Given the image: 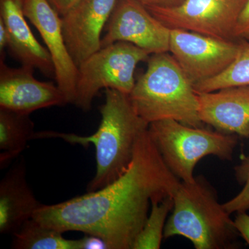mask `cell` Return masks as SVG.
Segmentation results:
<instances>
[{"instance_id":"1","label":"cell","mask_w":249,"mask_h":249,"mask_svg":"<svg viewBox=\"0 0 249 249\" xmlns=\"http://www.w3.org/2000/svg\"><path fill=\"white\" fill-rule=\"evenodd\" d=\"M180 183L147 129L139 137L132 162L121 178L98 191L44 205L33 218L63 233L96 236L107 249H132L148 217L151 201L173 196Z\"/></svg>"},{"instance_id":"2","label":"cell","mask_w":249,"mask_h":249,"mask_svg":"<svg viewBox=\"0 0 249 249\" xmlns=\"http://www.w3.org/2000/svg\"><path fill=\"white\" fill-rule=\"evenodd\" d=\"M101 121L94 134H74L45 131L37 132L34 139L60 138L72 144L96 150V172L87 186V193L98 191L121 178L133 159L136 143L149 124L134 110L129 95L106 89V102L100 107Z\"/></svg>"},{"instance_id":"3","label":"cell","mask_w":249,"mask_h":249,"mask_svg":"<svg viewBox=\"0 0 249 249\" xmlns=\"http://www.w3.org/2000/svg\"><path fill=\"white\" fill-rule=\"evenodd\" d=\"M147 61L146 71L129 94L137 114L149 124L175 120L201 127L194 85L173 55L152 54Z\"/></svg>"},{"instance_id":"4","label":"cell","mask_w":249,"mask_h":249,"mask_svg":"<svg viewBox=\"0 0 249 249\" xmlns=\"http://www.w3.org/2000/svg\"><path fill=\"white\" fill-rule=\"evenodd\" d=\"M173 212L165 224V238L183 236L196 249L235 247L240 235L217 193L202 177L181 181L173 196Z\"/></svg>"},{"instance_id":"5","label":"cell","mask_w":249,"mask_h":249,"mask_svg":"<svg viewBox=\"0 0 249 249\" xmlns=\"http://www.w3.org/2000/svg\"><path fill=\"white\" fill-rule=\"evenodd\" d=\"M149 133L172 173L183 182L194 181L196 163L208 155L231 160L236 134L193 127L175 120L151 123Z\"/></svg>"},{"instance_id":"6","label":"cell","mask_w":249,"mask_h":249,"mask_svg":"<svg viewBox=\"0 0 249 249\" xmlns=\"http://www.w3.org/2000/svg\"><path fill=\"white\" fill-rule=\"evenodd\" d=\"M150 53L133 44L116 42L88 57L78 66L74 104L90 110L93 99L102 89H112L129 95L135 85L134 72Z\"/></svg>"},{"instance_id":"7","label":"cell","mask_w":249,"mask_h":249,"mask_svg":"<svg viewBox=\"0 0 249 249\" xmlns=\"http://www.w3.org/2000/svg\"><path fill=\"white\" fill-rule=\"evenodd\" d=\"M247 0H185L173 7L145 6L170 29L233 40L234 30Z\"/></svg>"},{"instance_id":"8","label":"cell","mask_w":249,"mask_h":249,"mask_svg":"<svg viewBox=\"0 0 249 249\" xmlns=\"http://www.w3.org/2000/svg\"><path fill=\"white\" fill-rule=\"evenodd\" d=\"M238 43L197 33L173 29L170 51L193 85L217 76L231 64Z\"/></svg>"},{"instance_id":"9","label":"cell","mask_w":249,"mask_h":249,"mask_svg":"<svg viewBox=\"0 0 249 249\" xmlns=\"http://www.w3.org/2000/svg\"><path fill=\"white\" fill-rule=\"evenodd\" d=\"M170 31L137 0H118L101 40V47L126 42L150 54L170 51Z\"/></svg>"},{"instance_id":"10","label":"cell","mask_w":249,"mask_h":249,"mask_svg":"<svg viewBox=\"0 0 249 249\" xmlns=\"http://www.w3.org/2000/svg\"><path fill=\"white\" fill-rule=\"evenodd\" d=\"M24 16L40 33L48 49L57 85L67 103L74 104L78 67L69 52L62 31V17L48 0H22Z\"/></svg>"},{"instance_id":"11","label":"cell","mask_w":249,"mask_h":249,"mask_svg":"<svg viewBox=\"0 0 249 249\" xmlns=\"http://www.w3.org/2000/svg\"><path fill=\"white\" fill-rule=\"evenodd\" d=\"M118 0H79L62 16V31L77 66L101 48V33Z\"/></svg>"},{"instance_id":"12","label":"cell","mask_w":249,"mask_h":249,"mask_svg":"<svg viewBox=\"0 0 249 249\" xmlns=\"http://www.w3.org/2000/svg\"><path fill=\"white\" fill-rule=\"evenodd\" d=\"M34 69L13 68L0 61V107L30 114L33 111L67 104L58 85L39 81Z\"/></svg>"},{"instance_id":"13","label":"cell","mask_w":249,"mask_h":249,"mask_svg":"<svg viewBox=\"0 0 249 249\" xmlns=\"http://www.w3.org/2000/svg\"><path fill=\"white\" fill-rule=\"evenodd\" d=\"M203 124L219 132L249 137V86L196 92Z\"/></svg>"},{"instance_id":"14","label":"cell","mask_w":249,"mask_h":249,"mask_svg":"<svg viewBox=\"0 0 249 249\" xmlns=\"http://www.w3.org/2000/svg\"><path fill=\"white\" fill-rule=\"evenodd\" d=\"M21 0H0V19L7 32V49L22 66L37 69L55 78V69L48 49L41 45L25 19Z\"/></svg>"},{"instance_id":"15","label":"cell","mask_w":249,"mask_h":249,"mask_svg":"<svg viewBox=\"0 0 249 249\" xmlns=\"http://www.w3.org/2000/svg\"><path fill=\"white\" fill-rule=\"evenodd\" d=\"M43 206L28 185L24 160H19L0 183V232L14 235Z\"/></svg>"},{"instance_id":"16","label":"cell","mask_w":249,"mask_h":249,"mask_svg":"<svg viewBox=\"0 0 249 249\" xmlns=\"http://www.w3.org/2000/svg\"><path fill=\"white\" fill-rule=\"evenodd\" d=\"M30 114L0 107V166L1 169L18 157L34 139V124Z\"/></svg>"},{"instance_id":"17","label":"cell","mask_w":249,"mask_h":249,"mask_svg":"<svg viewBox=\"0 0 249 249\" xmlns=\"http://www.w3.org/2000/svg\"><path fill=\"white\" fill-rule=\"evenodd\" d=\"M63 232L43 225L34 218L14 234L12 248L16 249H84V240H68Z\"/></svg>"},{"instance_id":"18","label":"cell","mask_w":249,"mask_h":249,"mask_svg":"<svg viewBox=\"0 0 249 249\" xmlns=\"http://www.w3.org/2000/svg\"><path fill=\"white\" fill-rule=\"evenodd\" d=\"M233 61L222 73L194 85L196 92H211L232 87L249 86V40L240 39Z\"/></svg>"},{"instance_id":"19","label":"cell","mask_w":249,"mask_h":249,"mask_svg":"<svg viewBox=\"0 0 249 249\" xmlns=\"http://www.w3.org/2000/svg\"><path fill=\"white\" fill-rule=\"evenodd\" d=\"M173 196L151 201V211L139 232L132 249H159L164 237L165 220L173 211Z\"/></svg>"},{"instance_id":"20","label":"cell","mask_w":249,"mask_h":249,"mask_svg":"<svg viewBox=\"0 0 249 249\" xmlns=\"http://www.w3.org/2000/svg\"><path fill=\"white\" fill-rule=\"evenodd\" d=\"M235 170L237 181L245 186L237 196L223 204L224 209L230 214L249 210V155L242 157L240 164L235 167Z\"/></svg>"},{"instance_id":"21","label":"cell","mask_w":249,"mask_h":249,"mask_svg":"<svg viewBox=\"0 0 249 249\" xmlns=\"http://www.w3.org/2000/svg\"><path fill=\"white\" fill-rule=\"evenodd\" d=\"M234 39L249 38V0L241 11L234 30Z\"/></svg>"},{"instance_id":"22","label":"cell","mask_w":249,"mask_h":249,"mask_svg":"<svg viewBox=\"0 0 249 249\" xmlns=\"http://www.w3.org/2000/svg\"><path fill=\"white\" fill-rule=\"evenodd\" d=\"M237 231L249 245V215L246 212L237 213L234 220Z\"/></svg>"},{"instance_id":"23","label":"cell","mask_w":249,"mask_h":249,"mask_svg":"<svg viewBox=\"0 0 249 249\" xmlns=\"http://www.w3.org/2000/svg\"><path fill=\"white\" fill-rule=\"evenodd\" d=\"M48 1L55 11L62 17L79 0H48Z\"/></svg>"},{"instance_id":"24","label":"cell","mask_w":249,"mask_h":249,"mask_svg":"<svg viewBox=\"0 0 249 249\" xmlns=\"http://www.w3.org/2000/svg\"><path fill=\"white\" fill-rule=\"evenodd\" d=\"M145 6L173 7L182 4L185 0H137Z\"/></svg>"},{"instance_id":"25","label":"cell","mask_w":249,"mask_h":249,"mask_svg":"<svg viewBox=\"0 0 249 249\" xmlns=\"http://www.w3.org/2000/svg\"><path fill=\"white\" fill-rule=\"evenodd\" d=\"M7 48V32L3 21L0 19V53L1 60H4V50Z\"/></svg>"},{"instance_id":"26","label":"cell","mask_w":249,"mask_h":249,"mask_svg":"<svg viewBox=\"0 0 249 249\" xmlns=\"http://www.w3.org/2000/svg\"><path fill=\"white\" fill-rule=\"evenodd\" d=\"M247 40H249V38L247 39Z\"/></svg>"},{"instance_id":"27","label":"cell","mask_w":249,"mask_h":249,"mask_svg":"<svg viewBox=\"0 0 249 249\" xmlns=\"http://www.w3.org/2000/svg\"><path fill=\"white\" fill-rule=\"evenodd\" d=\"M21 1H22V0H21Z\"/></svg>"}]
</instances>
